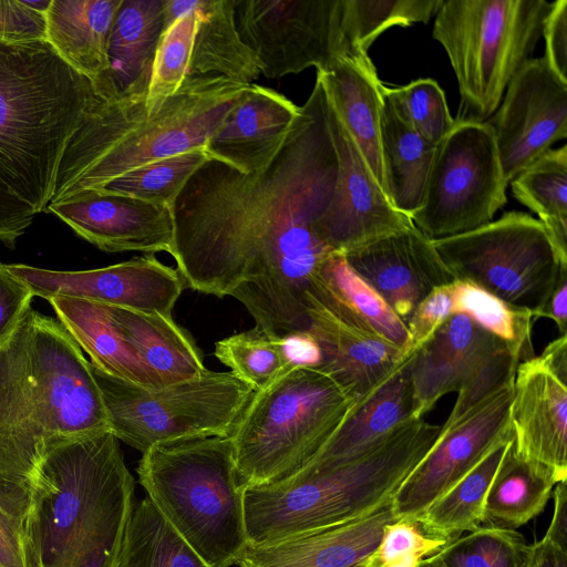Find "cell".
I'll list each match as a JSON object with an SVG mask.
<instances>
[{"label":"cell","mask_w":567,"mask_h":567,"mask_svg":"<svg viewBox=\"0 0 567 567\" xmlns=\"http://www.w3.org/2000/svg\"><path fill=\"white\" fill-rule=\"evenodd\" d=\"M300 107L265 167L245 174L209 159L173 207V258L185 287L234 297L255 327L285 339L306 333L310 278L334 252L319 233L339 162L318 76Z\"/></svg>","instance_id":"cell-1"},{"label":"cell","mask_w":567,"mask_h":567,"mask_svg":"<svg viewBox=\"0 0 567 567\" xmlns=\"http://www.w3.org/2000/svg\"><path fill=\"white\" fill-rule=\"evenodd\" d=\"M106 431L83 351L59 321L29 309L0 339V508L22 533L47 452Z\"/></svg>","instance_id":"cell-2"},{"label":"cell","mask_w":567,"mask_h":567,"mask_svg":"<svg viewBox=\"0 0 567 567\" xmlns=\"http://www.w3.org/2000/svg\"><path fill=\"white\" fill-rule=\"evenodd\" d=\"M133 496L134 478L111 431L50 449L23 526L29 567H115Z\"/></svg>","instance_id":"cell-3"},{"label":"cell","mask_w":567,"mask_h":567,"mask_svg":"<svg viewBox=\"0 0 567 567\" xmlns=\"http://www.w3.org/2000/svg\"><path fill=\"white\" fill-rule=\"evenodd\" d=\"M103 100L45 41L0 39V181L47 212L63 154Z\"/></svg>","instance_id":"cell-4"},{"label":"cell","mask_w":567,"mask_h":567,"mask_svg":"<svg viewBox=\"0 0 567 567\" xmlns=\"http://www.w3.org/2000/svg\"><path fill=\"white\" fill-rule=\"evenodd\" d=\"M440 432L441 425L412 419L353 460L245 486L248 544L269 545L374 513L391 502Z\"/></svg>","instance_id":"cell-5"},{"label":"cell","mask_w":567,"mask_h":567,"mask_svg":"<svg viewBox=\"0 0 567 567\" xmlns=\"http://www.w3.org/2000/svg\"><path fill=\"white\" fill-rule=\"evenodd\" d=\"M249 84L183 83L158 109L145 100L102 101L71 138L49 203L97 190L150 162L204 148Z\"/></svg>","instance_id":"cell-6"},{"label":"cell","mask_w":567,"mask_h":567,"mask_svg":"<svg viewBox=\"0 0 567 567\" xmlns=\"http://www.w3.org/2000/svg\"><path fill=\"white\" fill-rule=\"evenodd\" d=\"M137 474L147 497L208 566L237 564L248 539L230 436L152 446Z\"/></svg>","instance_id":"cell-7"},{"label":"cell","mask_w":567,"mask_h":567,"mask_svg":"<svg viewBox=\"0 0 567 567\" xmlns=\"http://www.w3.org/2000/svg\"><path fill=\"white\" fill-rule=\"evenodd\" d=\"M354 406L332 378L307 363L254 392L229 435L243 486L275 484L299 472Z\"/></svg>","instance_id":"cell-8"},{"label":"cell","mask_w":567,"mask_h":567,"mask_svg":"<svg viewBox=\"0 0 567 567\" xmlns=\"http://www.w3.org/2000/svg\"><path fill=\"white\" fill-rule=\"evenodd\" d=\"M553 2L443 0L433 38L444 48L461 96L455 121L486 122L528 61Z\"/></svg>","instance_id":"cell-9"},{"label":"cell","mask_w":567,"mask_h":567,"mask_svg":"<svg viewBox=\"0 0 567 567\" xmlns=\"http://www.w3.org/2000/svg\"><path fill=\"white\" fill-rule=\"evenodd\" d=\"M110 431L144 453L155 445L206 436H229L254 390L234 373L205 371L193 379L145 389L90 362Z\"/></svg>","instance_id":"cell-10"},{"label":"cell","mask_w":567,"mask_h":567,"mask_svg":"<svg viewBox=\"0 0 567 567\" xmlns=\"http://www.w3.org/2000/svg\"><path fill=\"white\" fill-rule=\"evenodd\" d=\"M455 280L470 281L504 301L539 310L553 291L560 265L543 224L508 212L471 231L432 239Z\"/></svg>","instance_id":"cell-11"},{"label":"cell","mask_w":567,"mask_h":567,"mask_svg":"<svg viewBox=\"0 0 567 567\" xmlns=\"http://www.w3.org/2000/svg\"><path fill=\"white\" fill-rule=\"evenodd\" d=\"M507 185L491 125L455 121L436 145L411 220L431 239L471 231L493 221L507 202Z\"/></svg>","instance_id":"cell-12"},{"label":"cell","mask_w":567,"mask_h":567,"mask_svg":"<svg viewBox=\"0 0 567 567\" xmlns=\"http://www.w3.org/2000/svg\"><path fill=\"white\" fill-rule=\"evenodd\" d=\"M519 360L511 348L466 315H452L409 359L412 417L422 419L436 402L456 392L441 426L460 420L502 388L513 384Z\"/></svg>","instance_id":"cell-13"},{"label":"cell","mask_w":567,"mask_h":567,"mask_svg":"<svg viewBox=\"0 0 567 567\" xmlns=\"http://www.w3.org/2000/svg\"><path fill=\"white\" fill-rule=\"evenodd\" d=\"M236 23L261 74L280 79L327 70L353 53L341 28V0H236Z\"/></svg>","instance_id":"cell-14"},{"label":"cell","mask_w":567,"mask_h":567,"mask_svg":"<svg viewBox=\"0 0 567 567\" xmlns=\"http://www.w3.org/2000/svg\"><path fill=\"white\" fill-rule=\"evenodd\" d=\"M506 385L450 426L401 483L391 499L398 520L415 522L422 513L475 467L496 445L512 437Z\"/></svg>","instance_id":"cell-15"},{"label":"cell","mask_w":567,"mask_h":567,"mask_svg":"<svg viewBox=\"0 0 567 567\" xmlns=\"http://www.w3.org/2000/svg\"><path fill=\"white\" fill-rule=\"evenodd\" d=\"M306 334L319 351L316 367L355 402L370 395L412 352L370 329L344 303L310 284Z\"/></svg>","instance_id":"cell-16"},{"label":"cell","mask_w":567,"mask_h":567,"mask_svg":"<svg viewBox=\"0 0 567 567\" xmlns=\"http://www.w3.org/2000/svg\"><path fill=\"white\" fill-rule=\"evenodd\" d=\"M506 181L567 136V83L544 58L529 59L514 75L495 113L486 121Z\"/></svg>","instance_id":"cell-17"},{"label":"cell","mask_w":567,"mask_h":567,"mask_svg":"<svg viewBox=\"0 0 567 567\" xmlns=\"http://www.w3.org/2000/svg\"><path fill=\"white\" fill-rule=\"evenodd\" d=\"M8 268L34 297L78 298L166 317H173L185 287L178 271L152 254L91 270L58 271L22 264Z\"/></svg>","instance_id":"cell-18"},{"label":"cell","mask_w":567,"mask_h":567,"mask_svg":"<svg viewBox=\"0 0 567 567\" xmlns=\"http://www.w3.org/2000/svg\"><path fill=\"white\" fill-rule=\"evenodd\" d=\"M326 96L327 115L338 154L339 172L333 198L319 224V233L322 240L334 252L344 255L375 239L402 230L413 221L392 206L354 140L338 116L327 92Z\"/></svg>","instance_id":"cell-19"},{"label":"cell","mask_w":567,"mask_h":567,"mask_svg":"<svg viewBox=\"0 0 567 567\" xmlns=\"http://www.w3.org/2000/svg\"><path fill=\"white\" fill-rule=\"evenodd\" d=\"M73 231L106 252L175 251L173 209L131 196L81 192L48 205Z\"/></svg>","instance_id":"cell-20"},{"label":"cell","mask_w":567,"mask_h":567,"mask_svg":"<svg viewBox=\"0 0 567 567\" xmlns=\"http://www.w3.org/2000/svg\"><path fill=\"white\" fill-rule=\"evenodd\" d=\"M343 256L404 323L434 288L455 281L432 239L414 224Z\"/></svg>","instance_id":"cell-21"},{"label":"cell","mask_w":567,"mask_h":567,"mask_svg":"<svg viewBox=\"0 0 567 567\" xmlns=\"http://www.w3.org/2000/svg\"><path fill=\"white\" fill-rule=\"evenodd\" d=\"M515 452L567 480V383L534 357L517 365L509 406Z\"/></svg>","instance_id":"cell-22"},{"label":"cell","mask_w":567,"mask_h":567,"mask_svg":"<svg viewBox=\"0 0 567 567\" xmlns=\"http://www.w3.org/2000/svg\"><path fill=\"white\" fill-rule=\"evenodd\" d=\"M300 112L281 93L251 83L204 150L241 173L257 172L281 148Z\"/></svg>","instance_id":"cell-23"},{"label":"cell","mask_w":567,"mask_h":567,"mask_svg":"<svg viewBox=\"0 0 567 567\" xmlns=\"http://www.w3.org/2000/svg\"><path fill=\"white\" fill-rule=\"evenodd\" d=\"M391 502L359 519L278 543L248 545L238 567H364L385 526L395 523Z\"/></svg>","instance_id":"cell-24"},{"label":"cell","mask_w":567,"mask_h":567,"mask_svg":"<svg viewBox=\"0 0 567 567\" xmlns=\"http://www.w3.org/2000/svg\"><path fill=\"white\" fill-rule=\"evenodd\" d=\"M164 30L165 0L122 1L109 39L110 71L99 92L103 101L146 99Z\"/></svg>","instance_id":"cell-25"},{"label":"cell","mask_w":567,"mask_h":567,"mask_svg":"<svg viewBox=\"0 0 567 567\" xmlns=\"http://www.w3.org/2000/svg\"><path fill=\"white\" fill-rule=\"evenodd\" d=\"M317 76L383 189L380 146L383 83L373 62L368 54L349 53L337 58L327 70L317 71Z\"/></svg>","instance_id":"cell-26"},{"label":"cell","mask_w":567,"mask_h":567,"mask_svg":"<svg viewBox=\"0 0 567 567\" xmlns=\"http://www.w3.org/2000/svg\"><path fill=\"white\" fill-rule=\"evenodd\" d=\"M410 355L352 409L316 456L301 470H317L353 460L413 419Z\"/></svg>","instance_id":"cell-27"},{"label":"cell","mask_w":567,"mask_h":567,"mask_svg":"<svg viewBox=\"0 0 567 567\" xmlns=\"http://www.w3.org/2000/svg\"><path fill=\"white\" fill-rule=\"evenodd\" d=\"M123 0H52L45 12V41L96 94L109 74V39Z\"/></svg>","instance_id":"cell-28"},{"label":"cell","mask_w":567,"mask_h":567,"mask_svg":"<svg viewBox=\"0 0 567 567\" xmlns=\"http://www.w3.org/2000/svg\"><path fill=\"white\" fill-rule=\"evenodd\" d=\"M235 8L236 0H195L197 27L183 83L251 84L261 74L255 53L238 32Z\"/></svg>","instance_id":"cell-29"},{"label":"cell","mask_w":567,"mask_h":567,"mask_svg":"<svg viewBox=\"0 0 567 567\" xmlns=\"http://www.w3.org/2000/svg\"><path fill=\"white\" fill-rule=\"evenodd\" d=\"M105 307L142 364L162 388L205 371L199 349L173 317Z\"/></svg>","instance_id":"cell-30"},{"label":"cell","mask_w":567,"mask_h":567,"mask_svg":"<svg viewBox=\"0 0 567 567\" xmlns=\"http://www.w3.org/2000/svg\"><path fill=\"white\" fill-rule=\"evenodd\" d=\"M59 322L91 363L122 381L145 388H162L142 364L105 305L84 299L55 297L48 300Z\"/></svg>","instance_id":"cell-31"},{"label":"cell","mask_w":567,"mask_h":567,"mask_svg":"<svg viewBox=\"0 0 567 567\" xmlns=\"http://www.w3.org/2000/svg\"><path fill=\"white\" fill-rule=\"evenodd\" d=\"M380 146L383 190L392 206L411 216L421 207L436 146L410 127L383 93Z\"/></svg>","instance_id":"cell-32"},{"label":"cell","mask_w":567,"mask_h":567,"mask_svg":"<svg viewBox=\"0 0 567 567\" xmlns=\"http://www.w3.org/2000/svg\"><path fill=\"white\" fill-rule=\"evenodd\" d=\"M558 480L554 472L518 455L511 441L487 489L482 523L515 529L540 514Z\"/></svg>","instance_id":"cell-33"},{"label":"cell","mask_w":567,"mask_h":567,"mask_svg":"<svg viewBox=\"0 0 567 567\" xmlns=\"http://www.w3.org/2000/svg\"><path fill=\"white\" fill-rule=\"evenodd\" d=\"M509 183L513 196L538 216L567 267V145L550 148Z\"/></svg>","instance_id":"cell-34"},{"label":"cell","mask_w":567,"mask_h":567,"mask_svg":"<svg viewBox=\"0 0 567 567\" xmlns=\"http://www.w3.org/2000/svg\"><path fill=\"white\" fill-rule=\"evenodd\" d=\"M511 441L512 437L496 445L422 513L415 522L426 535L449 544L480 527L487 489Z\"/></svg>","instance_id":"cell-35"},{"label":"cell","mask_w":567,"mask_h":567,"mask_svg":"<svg viewBox=\"0 0 567 567\" xmlns=\"http://www.w3.org/2000/svg\"><path fill=\"white\" fill-rule=\"evenodd\" d=\"M115 567H210L153 501L132 509Z\"/></svg>","instance_id":"cell-36"},{"label":"cell","mask_w":567,"mask_h":567,"mask_svg":"<svg viewBox=\"0 0 567 567\" xmlns=\"http://www.w3.org/2000/svg\"><path fill=\"white\" fill-rule=\"evenodd\" d=\"M309 284L339 299L379 336L406 352H413L405 323L381 295L352 269L342 254L332 252L326 258L312 274Z\"/></svg>","instance_id":"cell-37"},{"label":"cell","mask_w":567,"mask_h":567,"mask_svg":"<svg viewBox=\"0 0 567 567\" xmlns=\"http://www.w3.org/2000/svg\"><path fill=\"white\" fill-rule=\"evenodd\" d=\"M215 357L255 392L269 386L300 363L297 348L293 342L291 346L290 339L257 327L216 342Z\"/></svg>","instance_id":"cell-38"},{"label":"cell","mask_w":567,"mask_h":567,"mask_svg":"<svg viewBox=\"0 0 567 567\" xmlns=\"http://www.w3.org/2000/svg\"><path fill=\"white\" fill-rule=\"evenodd\" d=\"M196 27L195 0H165V30L155 52L145 99L150 111L158 109L182 86Z\"/></svg>","instance_id":"cell-39"},{"label":"cell","mask_w":567,"mask_h":567,"mask_svg":"<svg viewBox=\"0 0 567 567\" xmlns=\"http://www.w3.org/2000/svg\"><path fill=\"white\" fill-rule=\"evenodd\" d=\"M452 315L462 313L505 342L519 362L535 355L532 328L535 322L532 311L513 306L483 288L465 280L450 285Z\"/></svg>","instance_id":"cell-40"},{"label":"cell","mask_w":567,"mask_h":567,"mask_svg":"<svg viewBox=\"0 0 567 567\" xmlns=\"http://www.w3.org/2000/svg\"><path fill=\"white\" fill-rule=\"evenodd\" d=\"M443 0H341V28L353 53L368 54L374 40L392 27L427 23Z\"/></svg>","instance_id":"cell-41"},{"label":"cell","mask_w":567,"mask_h":567,"mask_svg":"<svg viewBox=\"0 0 567 567\" xmlns=\"http://www.w3.org/2000/svg\"><path fill=\"white\" fill-rule=\"evenodd\" d=\"M209 159L204 148L186 151L150 162L89 192L122 194L173 209L189 178Z\"/></svg>","instance_id":"cell-42"},{"label":"cell","mask_w":567,"mask_h":567,"mask_svg":"<svg viewBox=\"0 0 567 567\" xmlns=\"http://www.w3.org/2000/svg\"><path fill=\"white\" fill-rule=\"evenodd\" d=\"M526 546L513 529L480 526L427 558L442 567H520Z\"/></svg>","instance_id":"cell-43"},{"label":"cell","mask_w":567,"mask_h":567,"mask_svg":"<svg viewBox=\"0 0 567 567\" xmlns=\"http://www.w3.org/2000/svg\"><path fill=\"white\" fill-rule=\"evenodd\" d=\"M382 91L400 117L435 146L455 123L445 93L433 79H417L401 86L383 84Z\"/></svg>","instance_id":"cell-44"},{"label":"cell","mask_w":567,"mask_h":567,"mask_svg":"<svg viewBox=\"0 0 567 567\" xmlns=\"http://www.w3.org/2000/svg\"><path fill=\"white\" fill-rule=\"evenodd\" d=\"M447 543L426 535L416 522L398 520L384 528L382 539L364 567H391L409 557L425 558Z\"/></svg>","instance_id":"cell-45"},{"label":"cell","mask_w":567,"mask_h":567,"mask_svg":"<svg viewBox=\"0 0 567 567\" xmlns=\"http://www.w3.org/2000/svg\"><path fill=\"white\" fill-rule=\"evenodd\" d=\"M450 285L434 288L417 303L406 320L405 326L410 334L412 351L425 343L452 316Z\"/></svg>","instance_id":"cell-46"},{"label":"cell","mask_w":567,"mask_h":567,"mask_svg":"<svg viewBox=\"0 0 567 567\" xmlns=\"http://www.w3.org/2000/svg\"><path fill=\"white\" fill-rule=\"evenodd\" d=\"M0 39L8 42L45 40V17L22 0H0Z\"/></svg>","instance_id":"cell-47"},{"label":"cell","mask_w":567,"mask_h":567,"mask_svg":"<svg viewBox=\"0 0 567 567\" xmlns=\"http://www.w3.org/2000/svg\"><path fill=\"white\" fill-rule=\"evenodd\" d=\"M542 37L545 39L544 60L567 83V0L553 1L544 20Z\"/></svg>","instance_id":"cell-48"},{"label":"cell","mask_w":567,"mask_h":567,"mask_svg":"<svg viewBox=\"0 0 567 567\" xmlns=\"http://www.w3.org/2000/svg\"><path fill=\"white\" fill-rule=\"evenodd\" d=\"M33 297L30 287L0 262V339L31 309Z\"/></svg>","instance_id":"cell-49"},{"label":"cell","mask_w":567,"mask_h":567,"mask_svg":"<svg viewBox=\"0 0 567 567\" xmlns=\"http://www.w3.org/2000/svg\"><path fill=\"white\" fill-rule=\"evenodd\" d=\"M37 212L0 181V241L13 249Z\"/></svg>","instance_id":"cell-50"},{"label":"cell","mask_w":567,"mask_h":567,"mask_svg":"<svg viewBox=\"0 0 567 567\" xmlns=\"http://www.w3.org/2000/svg\"><path fill=\"white\" fill-rule=\"evenodd\" d=\"M0 567H29L22 529L1 508Z\"/></svg>","instance_id":"cell-51"},{"label":"cell","mask_w":567,"mask_h":567,"mask_svg":"<svg viewBox=\"0 0 567 567\" xmlns=\"http://www.w3.org/2000/svg\"><path fill=\"white\" fill-rule=\"evenodd\" d=\"M542 317L551 319L556 323L560 336L566 334L567 268L560 270L557 282L544 306L533 313L534 321Z\"/></svg>","instance_id":"cell-52"},{"label":"cell","mask_w":567,"mask_h":567,"mask_svg":"<svg viewBox=\"0 0 567 567\" xmlns=\"http://www.w3.org/2000/svg\"><path fill=\"white\" fill-rule=\"evenodd\" d=\"M567 480L558 482L553 491L554 511L545 540L567 551Z\"/></svg>","instance_id":"cell-53"},{"label":"cell","mask_w":567,"mask_h":567,"mask_svg":"<svg viewBox=\"0 0 567 567\" xmlns=\"http://www.w3.org/2000/svg\"><path fill=\"white\" fill-rule=\"evenodd\" d=\"M524 567H567V551L543 538L526 546Z\"/></svg>","instance_id":"cell-54"},{"label":"cell","mask_w":567,"mask_h":567,"mask_svg":"<svg viewBox=\"0 0 567 567\" xmlns=\"http://www.w3.org/2000/svg\"><path fill=\"white\" fill-rule=\"evenodd\" d=\"M539 358L559 380L567 383V334L551 341Z\"/></svg>","instance_id":"cell-55"},{"label":"cell","mask_w":567,"mask_h":567,"mask_svg":"<svg viewBox=\"0 0 567 567\" xmlns=\"http://www.w3.org/2000/svg\"><path fill=\"white\" fill-rule=\"evenodd\" d=\"M22 1H23V3L27 7H29L32 10H34L35 12H39L41 14H45V12L48 11L52 0H40V1L22 0Z\"/></svg>","instance_id":"cell-56"},{"label":"cell","mask_w":567,"mask_h":567,"mask_svg":"<svg viewBox=\"0 0 567 567\" xmlns=\"http://www.w3.org/2000/svg\"><path fill=\"white\" fill-rule=\"evenodd\" d=\"M421 560L422 558L420 557H409L391 567H416Z\"/></svg>","instance_id":"cell-57"},{"label":"cell","mask_w":567,"mask_h":567,"mask_svg":"<svg viewBox=\"0 0 567 567\" xmlns=\"http://www.w3.org/2000/svg\"><path fill=\"white\" fill-rule=\"evenodd\" d=\"M416 567H442L439 564L434 563L433 560L429 559L427 557L423 558Z\"/></svg>","instance_id":"cell-58"},{"label":"cell","mask_w":567,"mask_h":567,"mask_svg":"<svg viewBox=\"0 0 567 567\" xmlns=\"http://www.w3.org/2000/svg\"><path fill=\"white\" fill-rule=\"evenodd\" d=\"M520 567H524V563H523V565Z\"/></svg>","instance_id":"cell-59"}]
</instances>
